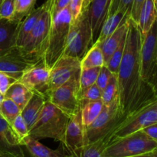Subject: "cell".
I'll return each mask as SVG.
<instances>
[{"instance_id":"17","label":"cell","mask_w":157,"mask_h":157,"mask_svg":"<svg viewBox=\"0 0 157 157\" xmlns=\"http://www.w3.org/2000/svg\"><path fill=\"white\" fill-rule=\"evenodd\" d=\"M21 21L0 18V54L16 46L17 34Z\"/></svg>"},{"instance_id":"30","label":"cell","mask_w":157,"mask_h":157,"mask_svg":"<svg viewBox=\"0 0 157 157\" xmlns=\"http://www.w3.org/2000/svg\"><path fill=\"white\" fill-rule=\"evenodd\" d=\"M101 67L82 68L79 78V91L84 90L96 83Z\"/></svg>"},{"instance_id":"20","label":"cell","mask_w":157,"mask_h":157,"mask_svg":"<svg viewBox=\"0 0 157 157\" xmlns=\"http://www.w3.org/2000/svg\"><path fill=\"white\" fill-rule=\"evenodd\" d=\"M156 19L157 0H145L141 8L137 22L142 39L146 36Z\"/></svg>"},{"instance_id":"34","label":"cell","mask_w":157,"mask_h":157,"mask_svg":"<svg viewBox=\"0 0 157 157\" xmlns=\"http://www.w3.org/2000/svg\"><path fill=\"white\" fill-rule=\"evenodd\" d=\"M101 90L95 84L84 90L78 91V98L80 102L97 101L101 99Z\"/></svg>"},{"instance_id":"4","label":"cell","mask_w":157,"mask_h":157,"mask_svg":"<svg viewBox=\"0 0 157 157\" xmlns=\"http://www.w3.org/2000/svg\"><path fill=\"white\" fill-rule=\"evenodd\" d=\"M157 149V141L143 130L111 141L103 151L104 157H133Z\"/></svg>"},{"instance_id":"39","label":"cell","mask_w":157,"mask_h":157,"mask_svg":"<svg viewBox=\"0 0 157 157\" xmlns=\"http://www.w3.org/2000/svg\"><path fill=\"white\" fill-rule=\"evenodd\" d=\"M16 80L13 78L0 71V93L5 95L9 87Z\"/></svg>"},{"instance_id":"26","label":"cell","mask_w":157,"mask_h":157,"mask_svg":"<svg viewBox=\"0 0 157 157\" xmlns=\"http://www.w3.org/2000/svg\"><path fill=\"white\" fill-rule=\"evenodd\" d=\"M81 108V117L84 127L90 125L101 113L104 103L101 99L97 101L80 102Z\"/></svg>"},{"instance_id":"41","label":"cell","mask_w":157,"mask_h":157,"mask_svg":"<svg viewBox=\"0 0 157 157\" xmlns=\"http://www.w3.org/2000/svg\"><path fill=\"white\" fill-rule=\"evenodd\" d=\"M145 0H133V4H132L131 14H130V18L133 21L137 24L138 20H139L140 13L141 8L144 4Z\"/></svg>"},{"instance_id":"48","label":"cell","mask_w":157,"mask_h":157,"mask_svg":"<svg viewBox=\"0 0 157 157\" xmlns=\"http://www.w3.org/2000/svg\"><path fill=\"white\" fill-rule=\"evenodd\" d=\"M3 0H0V5H1V3H2V2Z\"/></svg>"},{"instance_id":"22","label":"cell","mask_w":157,"mask_h":157,"mask_svg":"<svg viewBox=\"0 0 157 157\" xmlns=\"http://www.w3.org/2000/svg\"><path fill=\"white\" fill-rule=\"evenodd\" d=\"M128 21L129 19L123 22L104 41H102L101 43H98L101 50H102L103 54H104L105 63L110 58V57L114 52V51L117 48V47L120 45L124 37L127 35V30H128Z\"/></svg>"},{"instance_id":"25","label":"cell","mask_w":157,"mask_h":157,"mask_svg":"<svg viewBox=\"0 0 157 157\" xmlns=\"http://www.w3.org/2000/svg\"><path fill=\"white\" fill-rule=\"evenodd\" d=\"M107 146L105 138L84 145L71 153H66L65 157H104L103 151Z\"/></svg>"},{"instance_id":"36","label":"cell","mask_w":157,"mask_h":157,"mask_svg":"<svg viewBox=\"0 0 157 157\" xmlns=\"http://www.w3.org/2000/svg\"><path fill=\"white\" fill-rule=\"evenodd\" d=\"M15 14V0H3L0 5V18L12 19Z\"/></svg>"},{"instance_id":"38","label":"cell","mask_w":157,"mask_h":157,"mask_svg":"<svg viewBox=\"0 0 157 157\" xmlns=\"http://www.w3.org/2000/svg\"><path fill=\"white\" fill-rule=\"evenodd\" d=\"M84 0H70L68 8L71 15L72 21H74L78 18L83 10Z\"/></svg>"},{"instance_id":"6","label":"cell","mask_w":157,"mask_h":157,"mask_svg":"<svg viewBox=\"0 0 157 157\" xmlns=\"http://www.w3.org/2000/svg\"><path fill=\"white\" fill-rule=\"evenodd\" d=\"M125 117L120 107L119 98L108 104H104L101 113L87 127H84L85 145L107 138Z\"/></svg>"},{"instance_id":"47","label":"cell","mask_w":157,"mask_h":157,"mask_svg":"<svg viewBox=\"0 0 157 157\" xmlns=\"http://www.w3.org/2000/svg\"><path fill=\"white\" fill-rule=\"evenodd\" d=\"M4 99H5V96L2 94L0 93V105H1V104L2 103V101H4Z\"/></svg>"},{"instance_id":"8","label":"cell","mask_w":157,"mask_h":157,"mask_svg":"<svg viewBox=\"0 0 157 157\" xmlns=\"http://www.w3.org/2000/svg\"><path fill=\"white\" fill-rule=\"evenodd\" d=\"M141 78L157 97V19L142 39Z\"/></svg>"},{"instance_id":"21","label":"cell","mask_w":157,"mask_h":157,"mask_svg":"<svg viewBox=\"0 0 157 157\" xmlns=\"http://www.w3.org/2000/svg\"><path fill=\"white\" fill-rule=\"evenodd\" d=\"M46 101L47 100L41 95L33 94L27 104L21 110V115L25 121L29 130L39 117Z\"/></svg>"},{"instance_id":"43","label":"cell","mask_w":157,"mask_h":157,"mask_svg":"<svg viewBox=\"0 0 157 157\" xmlns=\"http://www.w3.org/2000/svg\"><path fill=\"white\" fill-rule=\"evenodd\" d=\"M133 157H157V149H155V150H152V151L147 152V153H144V154Z\"/></svg>"},{"instance_id":"23","label":"cell","mask_w":157,"mask_h":157,"mask_svg":"<svg viewBox=\"0 0 157 157\" xmlns=\"http://www.w3.org/2000/svg\"><path fill=\"white\" fill-rule=\"evenodd\" d=\"M32 95L33 93L29 90L24 84L18 81H16L9 87L4 96L5 98H9L14 101L19 107V108L22 110L31 99Z\"/></svg>"},{"instance_id":"11","label":"cell","mask_w":157,"mask_h":157,"mask_svg":"<svg viewBox=\"0 0 157 157\" xmlns=\"http://www.w3.org/2000/svg\"><path fill=\"white\" fill-rule=\"evenodd\" d=\"M78 91L79 80H72L51 91L47 101L71 117L81 109Z\"/></svg>"},{"instance_id":"2","label":"cell","mask_w":157,"mask_h":157,"mask_svg":"<svg viewBox=\"0 0 157 157\" xmlns=\"http://www.w3.org/2000/svg\"><path fill=\"white\" fill-rule=\"evenodd\" d=\"M71 117L46 101L39 117L29 130V135L36 140L52 139L63 143Z\"/></svg>"},{"instance_id":"35","label":"cell","mask_w":157,"mask_h":157,"mask_svg":"<svg viewBox=\"0 0 157 157\" xmlns=\"http://www.w3.org/2000/svg\"><path fill=\"white\" fill-rule=\"evenodd\" d=\"M132 4L133 0H111L108 16L117 12L131 14Z\"/></svg>"},{"instance_id":"33","label":"cell","mask_w":157,"mask_h":157,"mask_svg":"<svg viewBox=\"0 0 157 157\" xmlns=\"http://www.w3.org/2000/svg\"><path fill=\"white\" fill-rule=\"evenodd\" d=\"M11 127H12L14 133H15V135L18 137V140H19L20 144L21 145V143H22L23 140L26 136H29V130L25 121L23 119L21 114H19L17 117H15V119L14 120L13 122L11 124Z\"/></svg>"},{"instance_id":"18","label":"cell","mask_w":157,"mask_h":157,"mask_svg":"<svg viewBox=\"0 0 157 157\" xmlns=\"http://www.w3.org/2000/svg\"><path fill=\"white\" fill-rule=\"evenodd\" d=\"M48 4L44 2L42 6H39L37 9H34L22 21H21L19 28L18 30L16 38V46L18 48H21L27 41L29 34L34 29L35 25L39 18H41L44 11L48 7ZM50 8V7H49Z\"/></svg>"},{"instance_id":"44","label":"cell","mask_w":157,"mask_h":157,"mask_svg":"<svg viewBox=\"0 0 157 157\" xmlns=\"http://www.w3.org/2000/svg\"><path fill=\"white\" fill-rule=\"evenodd\" d=\"M0 157H21L16 154L10 153V152H6V151H2L0 150Z\"/></svg>"},{"instance_id":"45","label":"cell","mask_w":157,"mask_h":157,"mask_svg":"<svg viewBox=\"0 0 157 157\" xmlns=\"http://www.w3.org/2000/svg\"><path fill=\"white\" fill-rule=\"evenodd\" d=\"M92 0H84V4H83V9H85L89 6Z\"/></svg>"},{"instance_id":"37","label":"cell","mask_w":157,"mask_h":157,"mask_svg":"<svg viewBox=\"0 0 157 157\" xmlns=\"http://www.w3.org/2000/svg\"><path fill=\"white\" fill-rule=\"evenodd\" d=\"M112 76H113V74L109 71V69L105 65L102 66L101 67V69H100V72L98 74V78H97L95 84L102 91L105 88L106 86L108 84V83L110 82Z\"/></svg>"},{"instance_id":"40","label":"cell","mask_w":157,"mask_h":157,"mask_svg":"<svg viewBox=\"0 0 157 157\" xmlns=\"http://www.w3.org/2000/svg\"><path fill=\"white\" fill-rule=\"evenodd\" d=\"M70 2V0H54V2L51 8V14H52V19L59 13L60 12L67 7Z\"/></svg>"},{"instance_id":"13","label":"cell","mask_w":157,"mask_h":157,"mask_svg":"<svg viewBox=\"0 0 157 157\" xmlns=\"http://www.w3.org/2000/svg\"><path fill=\"white\" fill-rule=\"evenodd\" d=\"M50 68L41 62L23 74L18 81L33 94L41 95L48 100L49 94Z\"/></svg>"},{"instance_id":"7","label":"cell","mask_w":157,"mask_h":157,"mask_svg":"<svg viewBox=\"0 0 157 157\" xmlns=\"http://www.w3.org/2000/svg\"><path fill=\"white\" fill-rule=\"evenodd\" d=\"M156 123H157V98L125 117L113 131L105 138L107 145L114 140L142 130Z\"/></svg>"},{"instance_id":"46","label":"cell","mask_w":157,"mask_h":157,"mask_svg":"<svg viewBox=\"0 0 157 157\" xmlns=\"http://www.w3.org/2000/svg\"><path fill=\"white\" fill-rule=\"evenodd\" d=\"M46 2H47L48 4L49 7H50V10H51V8H52V4H53L54 0H47V1H46Z\"/></svg>"},{"instance_id":"42","label":"cell","mask_w":157,"mask_h":157,"mask_svg":"<svg viewBox=\"0 0 157 157\" xmlns=\"http://www.w3.org/2000/svg\"><path fill=\"white\" fill-rule=\"evenodd\" d=\"M142 130L147 136H149L154 140L157 141V123L143 129Z\"/></svg>"},{"instance_id":"12","label":"cell","mask_w":157,"mask_h":157,"mask_svg":"<svg viewBox=\"0 0 157 157\" xmlns=\"http://www.w3.org/2000/svg\"><path fill=\"white\" fill-rule=\"evenodd\" d=\"M38 64L39 62L28 58L21 48L17 46L0 54V71L12 77L16 81L21 78L25 72Z\"/></svg>"},{"instance_id":"1","label":"cell","mask_w":157,"mask_h":157,"mask_svg":"<svg viewBox=\"0 0 157 157\" xmlns=\"http://www.w3.org/2000/svg\"><path fill=\"white\" fill-rule=\"evenodd\" d=\"M141 45L142 35L138 25L130 18L124 56L117 75L120 107L124 117L157 98L141 78Z\"/></svg>"},{"instance_id":"15","label":"cell","mask_w":157,"mask_h":157,"mask_svg":"<svg viewBox=\"0 0 157 157\" xmlns=\"http://www.w3.org/2000/svg\"><path fill=\"white\" fill-rule=\"evenodd\" d=\"M111 0H92L87 6L92 30L93 44L98 40L104 21L108 16Z\"/></svg>"},{"instance_id":"14","label":"cell","mask_w":157,"mask_h":157,"mask_svg":"<svg viewBox=\"0 0 157 157\" xmlns=\"http://www.w3.org/2000/svg\"><path fill=\"white\" fill-rule=\"evenodd\" d=\"M61 144L66 153L74 152L85 145L84 126L81 117V109L71 117L66 128L64 141Z\"/></svg>"},{"instance_id":"10","label":"cell","mask_w":157,"mask_h":157,"mask_svg":"<svg viewBox=\"0 0 157 157\" xmlns=\"http://www.w3.org/2000/svg\"><path fill=\"white\" fill-rule=\"evenodd\" d=\"M81 71V60L63 55L50 69L49 93L72 80H79Z\"/></svg>"},{"instance_id":"24","label":"cell","mask_w":157,"mask_h":157,"mask_svg":"<svg viewBox=\"0 0 157 157\" xmlns=\"http://www.w3.org/2000/svg\"><path fill=\"white\" fill-rule=\"evenodd\" d=\"M130 18V13H124V12H117L113 15H109L103 25L99 37H98L96 42L101 43L102 41H104L123 22L127 21Z\"/></svg>"},{"instance_id":"27","label":"cell","mask_w":157,"mask_h":157,"mask_svg":"<svg viewBox=\"0 0 157 157\" xmlns=\"http://www.w3.org/2000/svg\"><path fill=\"white\" fill-rule=\"evenodd\" d=\"M105 64L104 54L98 43H94L81 61V69L102 67Z\"/></svg>"},{"instance_id":"9","label":"cell","mask_w":157,"mask_h":157,"mask_svg":"<svg viewBox=\"0 0 157 157\" xmlns=\"http://www.w3.org/2000/svg\"><path fill=\"white\" fill-rule=\"evenodd\" d=\"M52 23V17L48 6L29 34L24 45L20 48L28 58L37 62H43Z\"/></svg>"},{"instance_id":"3","label":"cell","mask_w":157,"mask_h":157,"mask_svg":"<svg viewBox=\"0 0 157 157\" xmlns=\"http://www.w3.org/2000/svg\"><path fill=\"white\" fill-rule=\"evenodd\" d=\"M71 21L68 6L52 19L47 47L43 57V63L48 68H52L55 63L64 55Z\"/></svg>"},{"instance_id":"28","label":"cell","mask_w":157,"mask_h":157,"mask_svg":"<svg viewBox=\"0 0 157 157\" xmlns=\"http://www.w3.org/2000/svg\"><path fill=\"white\" fill-rule=\"evenodd\" d=\"M21 110L14 101L9 98H5L0 105V115L6 121L12 124L15 117L21 114Z\"/></svg>"},{"instance_id":"32","label":"cell","mask_w":157,"mask_h":157,"mask_svg":"<svg viewBox=\"0 0 157 157\" xmlns=\"http://www.w3.org/2000/svg\"><path fill=\"white\" fill-rule=\"evenodd\" d=\"M118 84L117 75H113L110 82L101 91V101L104 104H108L118 98Z\"/></svg>"},{"instance_id":"5","label":"cell","mask_w":157,"mask_h":157,"mask_svg":"<svg viewBox=\"0 0 157 157\" xmlns=\"http://www.w3.org/2000/svg\"><path fill=\"white\" fill-rule=\"evenodd\" d=\"M92 45L91 26L88 9L85 8L83 9L78 19L71 21L64 55L81 61Z\"/></svg>"},{"instance_id":"29","label":"cell","mask_w":157,"mask_h":157,"mask_svg":"<svg viewBox=\"0 0 157 157\" xmlns=\"http://www.w3.org/2000/svg\"><path fill=\"white\" fill-rule=\"evenodd\" d=\"M126 38H127V35H126L125 37H124V38H123L122 41H121L120 45L118 46L117 48L114 51V52L112 54L111 56L110 57V58L107 60V61L105 63V64H104L113 75H117L118 70H119L120 67V64H121L123 56H124V48H125Z\"/></svg>"},{"instance_id":"19","label":"cell","mask_w":157,"mask_h":157,"mask_svg":"<svg viewBox=\"0 0 157 157\" xmlns=\"http://www.w3.org/2000/svg\"><path fill=\"white\" fill-rule=\"evenodd\" d=\"M31 157H65L66 152L61 145L56 150H52L41 144L38 140L27 136L21 143Z\"/></svg>"},{"instance_id":"31","label":"cell","mask_w":157,"mask_h":157,"mask_svg":"<svg viewBox=\"0 0 157 157\" xmlns=\"http://www.w3.org/2000/svg\"><path fill=\"white\" fill-rule=\"evenodd\" d=\"M37 0H15L13 20L22 21L34 9Z\"/></svg>"},{"instance_id":"16","label":"cell","mask_w":157,"mask_h":157,"mask_svg":"<svg viewBox=\"0 0 157 157\" xmlns=\"http://www.w3.org/2000/svg\"><path fill=\"white\" fill-rule=\"evenodd\" d=\"M22 147L10 124L0 115V150L25 157Z\"/></svg>"}]
</instances>
